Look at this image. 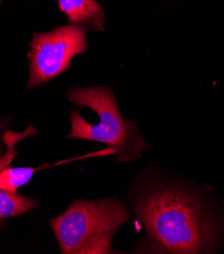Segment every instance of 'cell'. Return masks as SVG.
Segmentation results:
<instances>
[{"mask_svg": "<svg viewBox=\"0 0 224 254\" xmlns=\"http://www.w3.org/2000/svg\"><path fill=\"white\" fill-rule=\"evenodd\" d=\"M152 250L159 253H213L224 237L218 215L198 191L169 182L148 188L135 201Z\"/></svg>", "mask_w": 224, "mask_h": 254, "instance_id": "cell-1", "label": "cell"}, {"mask_svg": "<svg viewBox=\"0 0 224 254\" xmlns=\"http://www.w3.org/2000/svg\"><path fill=\"white\" fill-rule=\"evenodd\" d=\"M130 221V212L121 201L108 197L98 200L79 199L51 226L64 254L111 253L112 238Z\"/></svg>", "mask_w": 224, "mask_h": 254, "instance_id": "cell-2", "label": "cell"}, {"mask_svg": "<svg viewBox=\"0 0 224 254\" xmlns=\"http://www.w3.org/2000/svg\"><path fill=\"white\" fill-rule=\"evenodd\" d=\"M68 97L77 107L94 111L99 122L91 125L80 113H71V133L67 138L106 144L117 153L118 162H132L141 156L147 144L140 137L137 125L122 118L110 89L104 86L74 88Z\"/></svg>", "mask_w": 224, "mask_h": 254, "instance_id": "cell-3", "label": "cell"}, {"mask_svg": "<svg viewBox=\"0 0 224 254\" xmlns=\"http://www.w3.org/2000/svg\"><path fill=\"white\" fill-rule=\"evenodd\" d=\"M88 49L86 27L71 23L43 34H36L31 43L30 79L28 87L53 80L71 64L72 59Z\"/></svg>", "mask_w": 224, "mask_h": 254, "instance_id": "cell-4", "label": "cell"}, {"mask_svg": "<svg viewBox=\"0 0 224 254\" xmlns=\"http://www.w3.org/2000/svg\"><path fill=\"white\" fill-rule=\"evenodd\" d=\"M34 134H37V129L34 126H30L22 133L6 131L2 137L6 150L0 157V219L19 216L33 211L38 206V200L22 196L16 192L18 188L30 182L36 169L31 167H8L17 155L15 150L17 143Z\"/></svg>", "mask_w": 224, "mask_h": 254, "instance_id": "cell-5", "label": "cell"}, {"mask_svg": "<svg viewBox=\"0 0 224 254\" xmlns=\"http://www.w3.org/2000/svg\"><path fill=\"white\" fill-rule=\"evenodd\" d=\"M59 6L72 23L96 31L105 30L104 12L96 0H59Z\"/></svg>", "mask_w": 224, "mask_h": 254, "instance_id": "cell-6", "label": "cell"}, {"mask_svg": "<svg viewBox=\"0 0 224 254\" xmlns=\"http://www.w3.org/2000/svg\"><path fill=\"white\" fill-rule=\"evenodd\" d=\"M2 155H3V147L1 144H0V157H1Z\"/></svg>", "mask_w": 224, "mask_h": 254, "instance_id": "cell-7", "label": "cell"}, {"mask_svg": "<svg viewBox=\"0 0 224 254\" xmlns=\"http://www.w3.org/2000/svg\"><path fill=\"white\" fill-rule=\"evenodd\" d=\"M0 226H1V224H0Z\"/></svg>", "mask_w": 224, "mask_h": 254, "instance_id": "cell-8", "label": "cell"}]
</instances>
